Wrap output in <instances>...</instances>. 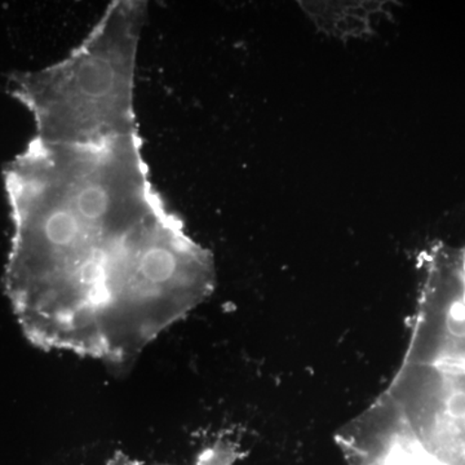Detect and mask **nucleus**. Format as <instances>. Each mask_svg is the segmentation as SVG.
I'll return each instance as SVG.
<instances>
[{
    "instance_id": "1",
    "label": "nucleus",
    "mask_w": 465,
    "mask_h": 465,
    "mask_svg": "<svg viewBox=\"0 0 465 465\" xmlns=\"http://www.w3.org/2000/svg\"><path fill=\"white\" fill-rule=\"evenodd\" d=\"M3 180L5 292L36 347L124 365L210 292V255L155 189L139 134L35 136Z\"/></svg>"
},
{
    "instance_id": "2",
    "label": "nucleus",
    "mask_w": 465,
    "mask_h": 465,
    "mask_svg": "<svg viewBox=\"0 0 465 465\" xmlns=\"http://www.w3.org/2000/svg\"><path fill=\"white\" fill-rule=\"evenodd\" d=\"M146 16L145 2L110 3L69 56L9 78V94L33 115L38 139L88 145L139 134L134 74Z\"/></svg>"
},
{
    "instance_id": "3",
    "label": "nucleus",
    "mask_w": 465,
    "mask_h": 465,
    "mask_svg": "<svg viewBox=\"0 0 465 465\" xmlns=\"http://www.w3.org/2000/svg\"><path fill=\"white\" fill-rule=\"evenodd\" d=\"M235 458H237V452H235L232 446L226 445V443H220V445H215L213 448L204 450L200 457H198L197 463L194 465H232ZM105 465L146 464L134 460V459H131L127 455L122 454V452H118L109 461H106Z\"/></svg>"
}]
</instances>
